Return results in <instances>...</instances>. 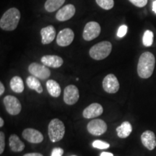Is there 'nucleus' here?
<instances>
[{"mask_svg": "<svg viewBox=\"0 0 156 156\" xmlns=\"http://www.w3.org/2000/svg\"><path fill=\"white\" fill-rule=\"evenodd\" d=\"M155 65V58L151 52H144L140 56L137 64V73L142 79H148L153 75Z\"/></svg>", "mask_w": 156, "mask_h": 156, "instance_id": "f257e3e1", "label": "nucleus"}, {"mask_svg": "<svg viewBox=\"0 0 156 156\" xmlns=\"http://www.w3.org/2000/svg\"><path fill=\"white\" fill-rule=\"evenodd\" d=\"M20 20V12L17 8L12 7L4 13L0 20V28L6 31L14 30L17 28Z\"/></svg>", "mask_w": 156, "mask_h": 156, "instance_id": "f03ea898", "label": "nucleus"}, {"mask_svg": "<svg viewBox=\"0 0 156 156\" xmlns=\"http://www.w3.org/2000/svg\"><path fill=\"white\" fill-rule=\"evenodd\" d=\"M112 50V43L103 41L91 47L89 51L90 57L95 60H103L108 57Z\"/></svg>", "mask_w": 156, "mask_h": 156, "instance_id": "7ed1b4c3", "label": "nucleus"}, {"mask_svg": "<svg viewBox=\"0 0 156 156\" xmlns=\"http://www.w3.org/2000/svg\"><path fill=\"white\" fill-rule=\"evenodd\" d=\"M49 139L52 142H57L63 139L65 134L64 124L58 119H54L51 121L48 126Z\"/></svg>", "mask_w": 156, "mask_h": 156, "instance_id": "20e7f679", "label": "nucleus"}, {"mask_svg": "<svg viewBox=\"0 0 156 156\" xmlns=\"http://www.w3.org/2000/svg\"><path fill=\"white\" fill-rule=\"evenodd\" d=\"M4 106L6 111L12 116H16L20 113L22 110V106L20 101L13 95H7L3 99Z\"/></svg>", "mask_w": 156, "mask_h": 156, "instance_id": "39448f33", "label": "nucleus"}, {"mask_svg": "<svg viewBox=\"0 0 156 156\" xmlns=\"http://www.w3.org/2000/svg\"><path fill=\"white\" fill-rule=\"evenodd\" d=\"M28 71L33 76L40 80H47L51 75V71L48 67L36 62L31 63L28 67Z\"/></svg>", "mask_w": 156, "mask_h": 156, "instance_id": "423d86ee", "label": "nucleus"}, {"mask_svg": "<svg viewBox=\"0 0 156 156\" xmlns=\"http://www.w3.org/2000/svg\"><path fill=\"white\" fill-rule=\"evenodd\" d=\"M101 28L100 25L95 21L87 23L83 30V37L84 40L90 41L97 38L101 34Z\"/></svg>", "mask_w": 156, "mask_h": 156, "instance_id": "0eeeda50", "label": "nucleus"}, {"mask_svg": "<svg viewBox=\"0 0 156 156\" xmlns=\"http://www.w3.org/2000/svg\"><path fill=\"white\" fill-rule=\"evenodd\" d=\"M106 123L102 119H93L90 121L87 125V129L90 134L94 136L102 135L107 131Z\"/></svg>", "mask_w": 156, "mask_h": 156, "instance_id": "6e6552de", "label": "nucleus"}, {"mask_svg": "<svg viewBox=\"0 0 156 156\" xmlns=\"http://www.w3.org/2000/svg\"><path fill=\"white\" fill-rule=\"evenodd\" d=\"M120 85L118 79L114 74H108L103 80V88L106 93L114 94L119 91Z\"/></svg>", "mask_w": 156, "mask_h": 156, "instance_id": "1a4fd4ad", "label": "nucleus"}, {"mask_svg": "<svg viewBox=\"0 0 156 156\" xmlns=\"http://www.w3.org/2000/svg\"><path fill=\"white\" fill-rule=\"evenodd\" d=\"M79 90L75 85H69L64 88V101L66 104L69 106L75 104L79 100Z\"/></svg>", "mask_w": 156, "mask_h": 156, "instance_id": "9d476101", "label": "nucleus"}, {"mask_svg": "<svg viewBox=\"0 0 156 156\" xmlns=\"http://www.w3.org/2000/svg\"><path fill=\"white\" fill-rule=\"evenodd\" d=\"M74 38H75V34L73 30L70 28H64L57 35L56 43L59 46L64 47L71 44L73 41Z\"/></svg>", "mask_w": 156, "mask_h": 156, "instance_id": "9b49d317", "label": "nucleus"}, {"mask_svg": "<svg viewBox=\"0 0 156 156\" xmlns=\"http://www.w3.org/2000/svg\"><path fill=\"white\" fill-rule=\"evenodd\" d=\"M22 136L25 140L33 144L41 143L44 140L41 132L33 128H27L23 130Z\"/></svg>", "mask_w": 156, "mask_h": 156, "instance_id": "f8f14e48", "label": "nucleus"}, {"mask_svg": "<svg viewBox=\"0 0 156 156\" xmlns=\"http://www.w3.org/2000/svg\"><path fill=\"white\" fill-rule=\"evenodd\" d=\"M75 7L73 5H69L64 6L58 10L56 14V18L57 20L64 22L68 20L71 19L75 14Z\"/></svg>", "mask_w": 156, "mask_h": 156, "instance_id": "ddd939ff", "label": "nucleus"}, {"mask_svg": "<svg viewBox=\"0 0 156 156\" xmlns=\"http://www.w3.org/2000/svg\"><path fill=\"white\" fill-rule=\"evenodd\" d=\"M103 112V108L100 103H93L83 110V116L85 119H93L101 116Z\"/></svg>", "mask_w": 156, "mask_h": 156, "instance_id": "4468645a", "label": "nucleus"}, {"mask_svg": "<svg viewBox=\"0 0 156 156\" xmlns=\"http://www.w3.org/2000/svg\"><path fill=\"white\" fill-rule=\"evenodd\" d=\"M141 141L142 145L149 151H153L156 147L155 134L151 130H147L142 134Z\"/></svg>", "mask_w": 156, "mask_h": 156, "instance_id": "2eb2a0df", "label": "nucleus"}, {"mask_svg": "<svg viewBox=\"0 0 156 156\" xmlns=\"http://www.w3.org/2000/svg\"><path fill=\"white\" fill-rule=\"evenodd\" d=\"M41 63L48 67L58 68L64 63L63 58L56 55H46L42 56Z\"/></svg>", "mask_w": 156, "mask_h": 156, "instance_id": "dca6fc26", "label": "nucleus"}, {"mask_svg": "<svg viewBox=\"0 0 156 156\" xmlns=\"http://www.w3.org/2000/svg\"><path fill=\"white\" fill-rule=\"evenodd\" d=\"M43 44H49L54 40L56 37V30L53 25H48V26L43 28L41 30Z\"/></svg>", "mask_w": 156, "mask_h": 156, "instance_id": "f3484780", "label": "nucleus"}, {"mask_svg": "<svg viewBox=\"0 0 156 156\" xmlns=\"http://www.w3.org/2000/svg\"><path fill=\"white\" fill-rule=\"evenodd\" d=\"M9 145L11 151L15 153L22 152L25 149V143L20 140L16 134H11L9 138Z\"/></svg>", "mask_w": 156, "mask_h": 156, "instance_id": "a211bd4d", "label": "nucleus"}, {"mask_svg": "<svg viewBox=\"0 0 156 156\" xmlns=\"http://www.w3.org/2000/svg\"><path fill=\"white\" fill-rule=\"evenodd\" d=\"M132 132V126L129 122L126 121L122 123L120 126L116 128L117 135L119 138L124 139V138L128 137Z\"/></svg>", "mask_w": 156, "mask_h": 156, "instance_id": "6ab92c4d", "label": "nucleus"}, {"mask_svg": "<svg viewBox=\"0 0 156 156\" xmlns=\"http://www.w3.org/2000/svg\"><path fill=\"white\" fill-rule=\"evenodd\" d=\"M46 88L50 95L54 98H58L61 95L62 89L59 84L54 80H48L46 82Z\"/></svg>", "mask_w": 156, "mask_h": 156, "instance_id": "aec40b11", "label": "nucleus"}, {"mask_svg": "<svg viewBox=\"0 0 156 156\" xmlns=\"http://www.w3.org/2000/svg\"><path fill=\"white\" fill-rule=\"evenodd\" d=\"M9 85H10L12 90L16 93H21L24 90V83L22 78L19 76H15L12 78Z\"/></svg>", "mask_w": 156, "mask_h": 156, "instance_id": "412c9836", "label": "nucleus"}, {"mask_svg": "<svg viewBox=\"0 0 156 156\" xmlns=\"http://www.w3.org/2000/svg\"><path fill=\"white\" fill-rule=\"evenodd\" d=\"M26 83L28 87L31 90H34L38 93H41L43 92V87L40 81L38 80V78L35 76L30 75L28 76L26 79Z\"/></svg>", "mask_w": 156, "mask_h": 156, "instance_id": "4be33fe9", "label": "nucleus"}, {"mask_svg": "<svg viewBox=\"0 0 156 156\" xmlns=\"http://www.w3.org/2000/svg\"><path fill=\"white\" fill-rule=\"evenodd\" d=\"M64 2L65 0H47L45 3L44 7L48 12H53L59 9Z\"/></svg>", "mask_w": 156, "mask_h": 156, "instance_id": "5701e85b", "label": "nucleus"}, {"mask_svg": "<svg viewBox=\"0 0 156 156\" xmlns=\"http://www.w3.org/2000/svg\"><path fill=\"white\" fill-rule=\"evenodd\" d=\"M153 38H154V34L151 30H147L144 33L143 38H142V43L145 46L149 47L151 46L152 44L153 43Z\"/></svg>", "mask_w": 156, "mask_h": 156, "instance_id": "b1692460", "label": "nucleus"}, {"mask_svg": "<svg viewBox=\"0 0 156 156\" xmlns=\"http://www.w3.org/2000/svg\"><path fill=\"white\" fill-rule=\"evenodd\" d=\"M99 7L106 10L112 9L114 6V0H95Z\"/></svg>", "mask_w": 156, "mask_h": 156, "instance_id": "393cba45", "label": "nucleus"}, {"mask_svg": "<svg viewBox=\"0 0 156 156\" xmlns=\"http://www.w3.org/2000/svg\"><path fill=\"white\" fill-rule=\"evenodd\" d=\"M93 147L97 148V149L105 150L108 149L110 147V144H108V142L102 141V140H95L93 142Z\"/></svg>", "mask_w": 156, "mask_h": 156, "instance_id": "a878e982", "label": "nucleus"}, {"mask_svg": "<svg viewBox=\"0 0 156 156\" xmlns=\"http://www.w3.org/2000/svg\"><path fill=\"white\" fill-rule=\"evenodd\" d=\"M126 33H127V26L126 25H122L119 28L118 32H117V36L119 37V38H123V37L126 36Z\"/></svg>", "mask_w": 156, "mask_h": 156, "instance_id": "bb28decb", "label": "nucleus"}, {"mask_svg": "<svg viewBox=\"0 0 156 156\" xmlns=\"http://www.w3.org/2000/svg\"><path fill=\"white\" fill-rule=\"evenodd\" d=\"M129 1L137 7H144L147 3V0H129Z\"/></svg>", "mask_w": 156, "mask_h": 156, "instance_id": "cd10ccee", "label": "nucleus"}, {"mask_svg": "<svg viewBox=\"0 0 156 156\" xmlns=\"http://www.w3.org/2000/svg\"><path fill=\"white\" fill-rule=\"evenodd\" d=\"M5 148V135L2 132H0V154L4 153Z\"/></svg>", "mask_w": 156, "mask_h": 156, "instance_id": "c85d7f7f", "label": "nucleus"}, {"mask_svg": "<svg viewBox=\"0 0 156 156\" xmlns=\"http://www.w3.org/2000/svg\"><path fill=\"white\" fill-rule=\"evenodd\" d=\"M64 154V150L61 147L54 148L51 152V156H62Z\"/></svg>", "mask_w": 156, "mask_h": 156, "instance_id": "c756f323", "label": "nucleus"}, {"mask_svg": "<svg viewBox=\"0 0 156 156\" xmlns=\"http://www.w3.org/2000/svg\"><path fill=\"white\" fill-rule=\"evenodd\" d=\"M23 156H44L41 153H26Z\"/></svg>", "mask_w": 156, "mask_h": 156, "instance_id": "7c9ffc66", "label": "nucleus"}, {"mask_svg": "<svg viewBox=\"0 0 156 156\" xmlns=\"http://www.w3.org/2000/svg\"><path fill=\"white\" fill-rule=\"evenodd\" d=\"M4 93H5V86H4L3 83L1 82L0 83V95L2 96Z\"/></svg>", "mask_w": 156, "mask_h": 156, "instance_id": "2f4dec72", "label": "nucleus"}, {"mask_svg": "<svg viewBox=\"0 0 156 156\" xmlns=\"http://www.w3.org/2000/svg\"><path fill=\"white\" fill-rule=\"evenodd\" d=\"M100 156H114V155H113V153H108V152H103L101 153Z\"/></svg>", "mask_w": 156, "mask_h": 156, "instance_id": "473e14b6", "label": "nucleus"}, {"mask_svg": "<svg viewBox=\"0 0 156 156\" xmlns=\"http://www.w3.org/2000/svg\"><path fill=\"white\" fill-rule=\"evenodd\" d=\"M4 124H5V122H4L3 119L1 117V118H0V127H2L4 126Z\"/></svg>", "mask_w": 156, "mask_h": 156, "instance_id": "72a5a7b5", "label": "nucleus"}, {"mask_svg": "<svg viewBox=\"0 0 156 156\" xmlns=\"http://www.w3.org/2000/svg\"><path fill=\"white\" fill-rule=\"evenodd\" d=\"M153 11L156 13V0L153 3Z\"/></svg>", "mask_w": 156, "mask_h": 156, "instance_id": "f704fd0d", "label": "nucleus"}, {"mask_svg": "<svg viewBox=\"0 0 156 156\" xmlns=\"http://www.w3.org/2000/svg\"><path fill=\"white\" fill-rule=\"evenodd\" d=\"M72 156H76V155H72Z\"/></svg>", "mask_w": 156, "mask_h": 156, "instance_id": "c9c22d12", "label": "nucleus"}]
</instances>
